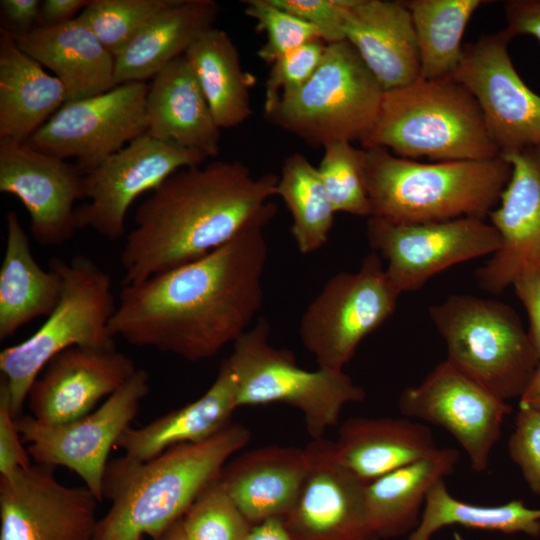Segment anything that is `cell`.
Instances as JSON below:
<instances>
[{"label": "cell", "instance_id": "obj_20", "mask_svg": "<svg viewBox=\"0 0 540 540\" xmlns=\"http://www.w3.org/2000/svg\"><path fill=\"white\" fill-rule=\"evenodd\" d=\"M502 156L511 165V176L488 216L500 247L475 274L478 286L493 294L540 269V145Z\"/></svg>", "mask_w": 540, "mask_h": 540}, {"label": "cell", "instance_id": "obj_40", "mask_svg": "<svg viewBox=\"0 0 540 540\" xmlns=\"http://www.w3.org/2000/svg\"><path fill=\"white\" fill-rule=\"evenodd\" d=\"M326 47L322 39L316 38L277 59L266 81L264 109L301 88L319 67Z\"/></svg>", "mask_w": 540, "mask_h": 540}, {"label": "cell", "instance_id": "obj_49", "mask_svg": "<svg viewBox=\"0 0 540 540\" xmlns=\"http://www.w3.org/2000/svg\"><path fill=\"white\" fill-rule=\"evenodd\" d=\"M519 404L540 410V363L534 373L527 389L521 396Z\"/></svg>", "mask_w": 540, "mask_h": 540}, {"label": "cell", "instance_id": "obj_23", "mask_svg": "<svg viewBox=\"0 0 540 540\" xmlns=\"http://www.w3.org/2000/svg\"><path fill=\"white\" fill-rule=\"evenodd\" d=\"M145 114L148 136L200 152L207 158L219 154L221 129L185 55L153 77Z\"/></svg>", "mask_w": 540, "mask_h": 540}, {"label": "cell", "instance_id": "obj_5", "mask_svg": "<svg viewBox=\"0 0 540 540\" xmlns=\"http://www.w3.org/2000/svg\"><path fill=\"white\" fill-rule=\"evenodd\" d=\"M360 143L364 149L385 148L412 160L501 156L475 98L452 76L420 78L409 86L384 91L376 121Z\"/></svg>", "mask_w": 540, "mask_h": 540}, {"label": "cell", "instance_id": "obj_6", "mask_svg": "<svg viewBox=\"0 0 540 540\" xmlns=\"http://www.w3.org/2000/svg\"><path fill=\"white\" fill-rule=\"evenodd\" d=\"M48 265L63 280L57 306L30 337L0 353L1 376L7 382L16 418L32 383L57 354L77 346H116L109 330L117 305L110 275L82 254L68 262L52 258Z\"/></svg>", "mask_w": 540, "mask_h": 540}, {"label": "cell", "instance_id": "obj_45", "mask_svg": "<svg viewBox=\"0 0 540 540\" xmlns=\"http://www.w3.org/2000/svg\"><path fill=\"white\" fill-rule=\"evenodd\" d=\"M503 8L506 29L513 37L528 35L540 42V0H508Z\"/></svg>", "mask_w": 540, "mask_h": 540}, {"label": "cell", "instance_id": "obj_46", "mask_svg": "<svg viewBox=\"0 0 540 540\" xmlns=\"http://www.w3.org/2000/svg\"><path fill=\"white\" fill-rule=\"evenodd\" d=\"M41 1L1 0V14L7 30L12 35L25 34L38 26Z\"/></svg>", "mask_w": 540, "mask_h": 540}, {"label": "cell", "instance_id": "obj_28", "mask_svg": "<svg viewBox=\"0 0 540 540\" xmlns=\"http://www.w3.org/2000/svg\"><path fill=\"white\" fill-rule=\"evenodd\" d=\"M67 101L63 83L0 29V139L27 142Z\"/></svg>", "mask_w": 540, "mask_h": 540}, {"label": "cell", "instance_id": "obj_18", "mask_svg": "<svg viewBox=\"0 0 540 540\" xmlns=\"http://www.w3.org/2000/svg\"><path fill=\"white\" fill-rule=\"evenodd\" d=\"M0 192L18 198L41 246H60L79 230L75 203L85 198L77 165L44 153L28 142L0 139Z\"/></svg>", "mask_w": 540, "mask_h": 540}, {"label": "cell", "instance_id": "obj_26", "mask_svg": "<svg viewBox=\"0 0 540 540\" xmlns=\"http://www.w3.org/2000/svg\"><path fill=\"white\" fill-rule=\"evenodd\" d=\"M339 463L369 483L398 468L434 453L430 428L406 418H365L346 420L333 441Z\"/></svg>", "mask_w": 540, "mask_h": 540}, {"label": "cell", "instance_id": "obj_10", "mask_svg": "<svg viewBox=\"0 0 540 540\" xmlns=\"http://www.w3.org/2000/svg\"><path fill=\"white\" fill-rule=\"evenodd\" d=\"M400 295L372 251L357 271L324 284L301 317V341L319 368L341 371L362 340L392 316Z\"/></svg>", "mask_w": 540, "mask_h": 540}, {"label": "cell", "instance_id": "obj_38", "mask_svg": "<svg viewBox=\"0 0 540 540\" xmlns=\"http://www.w3.org/2000/svg\"><path fill=\"white\" fill-rule=\"evenodd\" d=\"M180 522L191 540H244L251 528L220 476L198 495Z\"/></svg>", "mask_w": 540, "mask_h": 540}, {"label": "cell", "instance_id": "obj_34", "mask_svg": "<svg viewBox=\"0 0 540 540\" xmlns=\"http://www.w3.org/2000/svg\"><path fill=\"white\" fill-rule=\"evenodd\" d=\"M497 531L505 534L525 533L540 536V509L527 507L522 500H511L497 506H481L455 498L444 480L429 491L417 527L408 540H430L445 526Z\"/></svg>", "mask_w": 540, "mask_h": 540}, {"label": "cell", "instance_id": "obj_27", "mask_svg": "<svg viewBox=\"0 0 540 540\" xmlns=\"http://www.w3.org/2000/svg\"><path fill=\"white\" fill-rule=\"evenodd\" d=\"M237 405V381L226 359L206 392L148 424L127 428L116 446L124 455L148 460L170 447L204 440L230 423Z\"/></svg>", "mask_w": 540, "mask_h": 540}, {"label": "cell", "instance_id": "obj_12", "mask_svg": "<svg viewBox=\"0 0 540 540\" xmlns=\"http://www.w3.org/2000/svg\"><path fill=\"white\" fill-rule=\"evenodd\" d=\"M366 236L401 294L419 289L456 264L492 255L500 247L499 234L490 222L473 217L414 224L370 217Z\"/></svg>", "mask_w": 540, "mask_h": 540}, {"label": "cell", "instance_id": "obj_14", "mask_svg": "<svg viewBox=\"0 0 540 540\" xmlns=\"http://www.w3.org/2000/svg\"><path fill=\"white\" fill-rule=\"evenodd\" d=\"M148 90L146 82L132 81L66 102L27 142L64 160L75 157L85 172L146 133Z\"/></svg>", "mask_w": 540, "mask_h": 540}, {"label": "cell", "instance_id": "obj_15", "mask_svg": "<svg viewBox=\"0 0 540 540\" xmlns=\"http://www.w3.org/2000/svg\"><path fill=\"white\" fill-rule=\"evenodd\" d=\"M505 28L464 46L452 77L473 95L501 155L540 145V96L517 73Z\"/></svg>", "mask_w": 540, "mask_h": 540}, {"label": "cell", "instance_id": "obj_30", "mask_svg": "<svg viewBox=\"0 0 540 540\" xmlns=\"http://www.w3.org/2000/svg\"><path fill=\"white\" fill-rule=\"evenodd\" d=\"M7 238L0 268V340L12 337L34 319L47 318L63 290L61 275L34 259L29 238L15 211L6 217Z\"/></svg>", "mask_w": 540, "mask_h": 540}, {"label": "cell", "instance_id": "obj_24", "mask_svg": "<svg viewBox=\"0 0 540 540\" xmlns=\"http://www.w3.org/2000/svg\"><path fill=\"white\" fill-rule=\"evenodd\" d=\"M308 469L305 448L260 447L228 462L220 480L249 522L285 517L294 507Z\"/></svg>", "mask_w": 540, "mask_h": 540}, {"label": "cell", "instance_id": "obj_13", "mask_svg": "<svg viewBox=\"0 0 540 540\" xmlns=\"http://www.w3.org/2000/svg\"><path fill=\"white\" fill-rule=\"evenodd\" d=\"M206 158L143 134L83 172L87 202L76 208L78 229L91 228L110 241L119 240L128 209L137 197L153 191L178 170L201 165Z\"/></svg>", "mask_w": 540, "mask_h": 540}, {"label": "cell", "instance_id": "obj_22", "mask_svg": "<svg viewBox=\"0 0 540 540\" xmlns=\"http://www.w3.org/2000/svg\"><path fill=\"white\" fill-rule=\"evenodd\" d=\"M344 33L384 91L420 79L416 33L403 1L348 0Z\"/></svg>", "mask_w": 540, "mask_h": 540}, {"label": "cell", "instance_id": "obj_16", "mask_svg": "<svg viewBox=\"0 0 540 540\" xmlns=\"http://www.w3.org/2000/svg\"><path fill=\"white\" fill-rule=\"evenodd\" d=\"M400 412L447 430L466 452L475 472H484L511 412L507 401L474 381L446 359L417 385L405 388Z\"/></svg>", "mask_w": 540, "mask_h": 540}, {"label": "cell", "instance_id": "obj_8", "mask_svg": "<svg viewBox=\"0 0 540 540\" xmlns=\"http://www.w3.org/2000/svg\"><path fill=\"white\" fill-rule=\"evenodd\" d=\"M270 324L260 317L233 343L226 361L237 381V405L283 403L300 411L312 439L337 425L343 408L365 399V390L343 370L301 368L292 351L269 343Z\"/></svg>", "mask_w": 540, "mask_h": 540}, {"label": "cell", "instance_id": "obj_50", "mask_svg": "<svg viewBox=\"0 0 540 540\" xmlns=\"http://www.w3.org/2000/svg\"><path fill=\"white\" fill-rule=\"evenodd\" d=\"M160 540H191L184 532L180 519L172 524Z\"/></svg>", "mask_w": 540, "mask_h": 540}, {"label": "cell", "instance_id": "obj_11", "mask_svg": "<svg viewBox=\"0 0 540 540\" xmlns=\"http://www.w3.org/2000/svg\"><path fill=\"white\" fill-rule=\"evenodd\" d=\"M149 391L148 372L137 369L122 388L86 415L64 423L45 424L21 414L16 425L35 463L72 470L102 502L109 452L130 427Z\"/></svg>", "mask_w": 540, "mask_h": 540}, {"label": "cell", "instance_id": "obj_3", "mask_svg": "<svg viewBox=\"0 0 540 540\" xmlns=\"http://www.w3.org/2000/svg\"><path fill=\"white\" fill-rule=\"evenodd\" d=\"M250 437L244 425L229 423L204 440L170 447L148 460L126 455L110 460L103 499L111 506L98 521L94 540L160 539Z\"/></svg>", "mask_w": 540, "mask_h": 540}, {"label": "cell", "instance_id": "obj_19", "mask_svg": "<svg viewBox=\"0 0 540 540\" xmlns=\"http://www.w3.org/2000/svg\"><path fill=\"white\" fill-rule=\"evenodd\" d=\"M308 469L285 522L298 540H371L365 481L337 460L333 441L312 439Z\"/></svg>", "mask_w": 540, "mask_h": 540}, {"label": "cell", "instance_id": "obj_29", "mask_svg": "<svg viewBox=\"0 0 540 540\" xmlns=\"http://www.w3.org/2000/svg\"><path fill=\"white\" fill-rule=\"evenodd\" d=\"M219 11L213 0H177L158 13L115 57L117 85L153 78L214 27Z\"/></svg>", "mask_w": 540, "mask_h": 540}, {"label": "cell", "instance_id": "obj_41", "mask_svg": "<svg viewBox=\"0 0 540 540\" xmlns=\"http://www.w3.org/2000/svg\"><path fill=\"white\" fill-rule=\"evenodd\" d=\"M510 458L520 468L533 493L540 496V410L519 404L508 441Z\"/></svg>", "mask_w": 540, "mask_h": 540}, {"label": "cell", "instance_id": "obj_42", "mask_svg": "<svg viewBox=\"0 0 540 540\" xmlns=\"http://www.w3.org/2000/svg\"><path fill=\"white\" fill-rule=\"evenodd\" d=\"M312 25L326 43L345 41L344 18L348 0H271Z\"/></svg>", "mask_w": 540, "mask_h": 540}, {"label": "cell", "instance_id": "obj_31", "mask_svg": "<svg viewBox=\"0 0 540 540\" xmlns=\"http://www.w3.org/2000/svg\"><path fill=\"white\" fill-rule=\"evenodd\" d=\"M460 454L438 448L431 455L398 468L367 484L366 505L373 536L394 537L412 532L433 485L455 470Z\"/></svg>", "mask_w": 540, "mask_h": 540}, {"label": "cell", "instance_id": "obj_44", "mask_svg": "<svg viewBox=\"0 0 540 540\" xmlns=\"http://www.w3.org/2000/svg\"><path fill=\"white\" fill-rule=\"evenodd\" d=\"M512 286L528 316V334L540 360V269L522 274Z\"/></svg>", "mask_w": 540, "mask_h": 540}, {"label": "cell", "instance_id": "obj_32", "mask_svg": "<svg viewBox=\"0 0 540 540\" xmlns=\"http://www.w3.org/2000/svg\"><path fill=\"white\" fill-rule=\"evenodd\" d=\"M220 129L240 125L251 115L249 87L253 80L241 67L230 36L212 27L203 32L184 54Z\"/></svg>", "mask_w": 540, "mask_h": 540}, {"label": "cell", "instance_id": "obj_47", "mask_svg": "<svg viewBox=\"0 0 540 540\" xmlns=\"http://www.w3.org/2000/svg\"><path fill=\"white\" fill-rule=\"evenodd\" d=\"M90 0H44L41 1L37 27H51L75 19L79 11H83Z\"/></svg>", "mask_w": 540, "mask_h": 540}, {"label": "cell", "instance_id": "obj_9", "mask_svg": "<svg viewBox=\"0 0 540 540\" xmlns=\"http://www.w3.org/2000/svg\"><path fill=\"white\" fill-rule=\"evenodd\" d=\"M384 90L347 41L327 44L312 77L264 109L271 123L312 146L361 142L372 129Z\"/></svg>", "mask_w": 540, "mask_h": 540}, {"label": "cell", "instance_id": "obj_2", "mask_svg": "<svg viewBox=\"0 0 540 540\" xmlns=\"http://www.w3.org/2000/svg\"><path fill=\"white\" fill-rule=\"evenodd\" d=\"M279 176L254 177L239 161H214L178 170L145 199L121 251L122 285L195 261L277 208Z\"/></svg>", "mask_w": 540, "mask_h": 540}, {"label": "cell", "instance_id": "obj_17", "mask_svg": "<svg viewBox=\"0 0 540 540\" xmlns=\"http://www.w3.org/2000/svg\"><path fill=\"white\" fill-rule=\"evenodd\" d=\"M53 466L31 464L0 476V540H94L100 502L67 486Z\"/></svg>", "mask_w": 540, "mask_h": 540}, {"label": "cell", "instance_id": "obj_1", "mask_svg": "<svg viewBox=\"0 0 540 540\" xmlns=\"http://www.w3.org/2000/svg\"><path fill=\"white\" fill-rule=\"evenodd\" d=\"M267 223H255L209 254L122 285L111 335L197 362L243 335L260 311Z\"/></svg>", "mask_w": 540, "mask_h": 540}, {"label": "cell", "instance_id": "obj_43", "mask_svg": "<svg viewBox=\"0 0 540 540\" xmlns=\"http://www.w3.org/2000/svg\"><path fill=\"white\" fill-rule=\"evenodd\" d=\"M21 435L16 425V417L11 409L7 382L0 380V475L7 476L18 468L31 465L27 448L22 445Z\"/></svg>", "mask_w": 540, "mask_h": 540}, {"label": "cell", "instance_id": "obj_7", "mask_svg": "<svg viewBox=\"0 0 540 540\" xmlns=\"http://www.w3.org/2000/svg\"><path fill=\"white\" fill-rule=\"evenodd\" d=\"M428 313L445 343L448 362L505 401L521 398L540 360L512 307L453 294L430 306Z\"/></svg>", "mask_w": 540, "mask_h": 540}, {"label": "cell", "instance_id": "obj_4", "mask_svg": "<svg viewBox=\"0 0 540 540\" xmlns=\"http://www.w3.org/2000/svg\"><path fill=\"white\" fill-rule=\"evenodd\" d=\"M501 155L485 160L424 163L380 147L365 149V184L371 216L393 223L487 219L509 182ZM369 217V218H370Z\"/></svg>", "mask_w": 540, "mask_h": 540}, {"label": "cell", "instance_id": "obj_39", "mask_svg": "<svg viewBox=\"0 0 540 540\" xmlns=\"http://www.w3.org/2000/svg\"><path fill=\"white\" fill-rule=\"evenodd\" d=\"M245 14L256 21V28L266 33V42L257 54L273 64L288 52L320 38L316 29L271 0H245ZM321 39V38H320Z\"/></svg>", "mask_w": 540, "mask_h": 540}, {"label": "cell", "instance_id": "obj_21", "mask_svg": "<svg viewBox=\"0 0 540 540\" xmlns=\"http://www.w3.org/2000/svg\"><path fill=\"white\" fill-rule=\"evenodd\" d=\"M137 368L113 347H72L53 357L32 383L26 401L45 424L77 419L122 388Z\"/></svg>", "mask_w": 540, "mask_h": 540}, {"label": "cell", "instance_id": "obj_37", "mask_svg": "<svg viewBox=\"0 0 540 540\" xmlns=\"http://www.w3.org/2000/svg\"><path fill=\"white\" fill-rule=\"evenodd\" d=\"M177 0H90L77 18L116 57L158 13Z\"/></svg>", "mask_w": 540, "mask_h": 540}, {"label": "cell", "instance_id": "obj_25", "mask_svg": "<svg viewBox=\"0 0 540 540\" xmlns=\"http://www.w3.org/2000/svg\"><path fill=\"white\" fill-rule=\"evenodd\" d=\"M12 36L21 50L49 68L63 83L66 102L102 94L117 86L115 57L77 17Z\"/></svg>", "mask_w": 540, "mask_h": 540}, {"label": "cell", "instance_id": "obj_48", "mask_svg": "<svg viewBox=\"0 0 540 540\" xmlns=\"http://www.w3.org/2000/svg\"><path fill=\"white\" fill-rule=\"evenodd\" d=\"M244 540H298L282 517H272L250 528Z\"/></svg>", "mask_w": 540, "mask_h": 540}, {"label": "cell", "instance_id": "obj_35", "mask_svg": "<svg viewBox=\"0 0 540 540\" xmlns=\"http://www.w3.org/2000/svg\"><path fill=\"white\" fill-rule=\"evenodd\" d=\"M276 195L292 216L291 235L300 253L311 254L328 241L335 211L318 168L295 152L285 158Z\"/></svg>", "mask_w": 540, "mask_h": 540}, {"label": "cell", "instance_id": "obj_36", "mask_svg": "<svg viewBox=\"0 0 540 540\" xmlns=\"http://www.w3.org/2000/svg\"><path fill=\"white\" fill-rule=\"evenodd\" d=\"M318 168L334 211L360 217L371 216L365 184V149L337 141L324 147Z\"/></svg>", "mask_w": 540, "mask_h": 540}, {"label": "cell", "instance_id": "obj_33", "mask_svg": "<svg viewBox=\"0 0 540 540\" xmlns=\"http://www.w3.org/2000/svg\"><path fill=\"white\" fill-rule=\"evenodd\" d=\"M420 55L421 79L454 74L460 65L467 23L485 0H405Z\"/></svg>", "mask_w": 540, "mask_h": 540}]
</instances>
